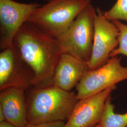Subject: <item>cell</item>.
Instances as JSON below:
<instances>
[{
    "label": "cell",
    "instance_id": "cell-4",
    "mask_svg": "<svg viewBox=\"0 0 127 127\" xmlns=\"http://www.w3.org/2000/svg\"><path fill=\"white\" fill-rule=\"evenodd\" d=\"M96 10L89 5L78 15L68 29L58 39L64 53L88 63L91 59L95 34Z\"/></svg>",
    "mask_w": 127,
    "mask_h": 127
},
{
    "label": "cell",
    "instance_id": "cell-3",
    "mask_svg": "<svg viewBox=\"0 0 127 127\" xmlns=\"http://www.w3.org/2000/svg\"><path fill=\"white\" fill-rule=\"evenodd\" d=\"M91 0H51L41 5L27 22L59 39Z\"/></svg>",
    "mask_w": 127,
    "mask_h": 127
},
{
    "label": "cell",
    "instance_id": "cell-8",
    "mask_svg": "<svg viewBox=\"0 0 127 127\" xmlns=\"http://www.w3.org/2000/svg\"><path fill=\"white\" fill-rule=\"evenodd\" d=\"M94 20L95 34L91 58L88 63L90 70L104 65L112 52L119 45V31L112 21L105 17L104 12L96 8Z\"/></svg>",
    "mask_w": 127,
    "mask_h": 127
},
{
    "label": "cell",
    "instance_id": "cell-16",
    "mask_svg": "<svg viewBox=\"0 0 127 127\" xmlns=\"http://www.w3.org/2000/svg\"><path fill=\"white\" fill-rule=\"evenodd\" d=\"M0 127H18L6 121L0 123Z\"/></svg>",
    "mask_w": 127,
    "mask_h": 127
},
{
    "label": "cell",
    "instance_id": "cell-12",
    "mask_svg": "<svg viewBox=\"0 0 127 127\" xmlns=\"http://www.w3.org/2000/svg\"><path fill=\"white\" fill-rule=\"evenodd\" d=\"M110 96L106 101L104 110L98 124L101 127H126L127 112L123 114H116Z\"/></svg>",
    "mask_w": 127,
    "mask_h": 127
},
{
    "label": "cell",
    "instance_id": "cell-15",
    "mask_svg": "<svg viewBox=\"0 0 127 127\" xmlns=\"http://www.w3.org/2000/svg\"><path fill=\"white\" fill-rule=\"evenodd\" d=\"M24 127H66V125L64 122L59 121L41 124H31L28 123Z\"/></svg>",
    "mask_w": 127,
    "mask_h": 127
},
{
    "label": "cell",
    "instance_id": "cell-2",
    "mask_svg": "<svg viewBox=\"0 0 127 127\" xmlns=\"http://www.w3.org/2000/svg\"><path fill=\"white\" fill-rule=\"evenodd\" d=\"M27 91L29 97L27 121L31 124L67 121L78 101L76 94L54 85Z\"/></svg>",
    "mask_w": 127,
    "mask_h": 127
},
{
    "label": "cell",
    "instance_id": "cell-20",
    "mask_svg": "<svg viewBox=\"0 0 127 127\" xmlns=\"http://www.w3.org/2000/svg\"></svg>",
    "mask_w": 127,
    "mask_h": 127
},
{
    "label": "cell",
    "instance_id": "cell-19",
    "mask_svg": "<svg viewBox=\"0 0 127 127\" xmlns=\"http://www.w3.org/2000/svg\"><path fill=\"white\" fill-rule=\"evenodd\" d=\"M44 0V1H45L48 2V1H50V0Z\"/></svg>",
    "mask_w": 127,
    "mask_h": 127
},
{
    "label": "cell",
    "instance_id": "cell-1",
    "mask_svg": "<svg viewBox=\"0 0 127 127\" xmlns=\"http://www.w3.org/2000/svg\"><path fill=\"white\" fill-rule=\"evenodd\" d=\"M13 44L34 73L32 87L53 85L55 68L64 53L59 40L27 22L16 35Z\"/></svg>",
    "mask_w": 127,
    "mask_h": 127
},
{
    "label": "cell",
    "instance_id": "cell-9",
    "mask_svg": "<svg viewBox=\"0 0 127 127\" xmlns=\"http://www.w3.org/2000/svg\"><path fill=\"white\" fill-rule=\"evenodd\" d=\"M116 85L86 98L78 100L65 123L66 127H91L98 124L105 103Z\"/></svg>",
    "mask_w": 127,
    "mask_h": 127
},
{
    "label": "cell",
    "instance_id": "cell-7",
    "mask_svg": "<svg viewBox=\"0 0 127 127\" xmlns=\"http://www.w3.org/2000/svg\"><path fill=\"white\" fill-rule=\"evenodd\" d=\"M41 4L13 0H0V49L13 44L14 38L23 25Z\"/></svg>",
    "mask_w": 127,
    "mask_h": 127
},
{
    "label": "cell",
    "instance_id": "cell-5",
    "mask_svg": "<svg viewBox=\"0 0 127 127\" xmlns=\"http://www.w3.org/2000/svg\"><path fill=\"white\" fill-rule=\"evenodd\" d=\"M121 57L109 58L104 65L88 70L76 87L80 100L95 95L127 79V66L121 64Z\"/></svg>",
    "mask_w": 127,
    "mask_h": 127
},
{
    "label": "cell",
    "instance_id": "cell-17",
    "mask_svg": "<svg viewBox=\"0 0 127 127\" xmlns=\"http://www.w3.org/2000/svg\"><path fill=\"white\" fill-rule=\"evenodd\" d=\"M5 121V118L4 114L1 108L0 107V123L4 122Z\"/></svg>",
    "mask_w": 127,
    "mask_h": 127
},
{
    "label": "cell",
    "instance_id": "cell-13",
    "mask_svg": "<svg viewBox=\"0 0 127 127\" xmlns=\"http://www.w3.org/2000/svg\"><path fill=\"white\" fill-rule=\"evenodd\" d=\"M112 22L119 31V45L112 52L109 58L115 57L119 55L127 57V25L123 24L120 20H114Z\"/></svg>",
    "mask_w": 127,
    "mask_h": 127
},
{
    "label": "cell",
    "instance_id": "cell-10",
    "mask_svg": "<svg viewBox=\"0 0 127 127\" xmlns=\"http://www.w3.org/2000/svg\"><path fill=\"white\" fill-rule=\"evenodd\" d=\"M89 70L87 63L72 55L64 53L55 68L53 85L69 91L76 87Z\"/></svg>",
    "mask_w": 127,
    "mask_h": 127
},
{
    "label": "cell",
    "instance_id": "cell-18",
    "mask_svg": "<svg viewBox=\"0 0 127 127\" xmlns=\"http://www.w3.org/2000/svg\"><path fill=\"white\" fill-rule=\"evenodd\" d=\"M101 127L100 125L98 124H97V125H96L95 126H93V127Z\"/></svg>",
    "mask_w": 127,
    "mask_h": 127
},
{
    "label": "cell",
    "instance_id": "cell-14",
    "mask_svg": "<svg viewBox=\"0 0 127 127\" xmlns=\"http://www.w3.org/2000/svg\"><path fill=\"white\" fill-rule=\"evenodd\" d=\"M104 15L111 21L124 20L127 22V0H117L111 9L104 12Z\"/></svg>",
    "mask_w": 127,
    "mask_h": 127
},
{
    "label": "cell",
    "instance_id": "cell-11",
    "mask_svg": "<svg viewBox=\"0 0 127 127\" xmlns=\"http://www.w3.org/2000/svg\"><path fill=\"white\" fill-rule=\"evenodd\" d=\"M25 91L18 88L0 90V107L4 114L5 121L18 127H24L28 123V104Z\"/></svg>",
    "mask_w": 127,
    "mask_h": 127
},
{
    "label": "cell",
    "instance_id": "cell-6",
    "mask_svg": "<svg viewBox=\"0 0 127 127\" xmlns=\"http://www.w3.org/2000/svg\"><path fill=\"white\" fill-rule=\"evenodd\" d=\"M33 71L19 54L15 46L0 53V90L18 88L26 91L33 86Z\"/></svg>",
    "mask_w": 127,
    "mask_h": 127
}]
</instances>
